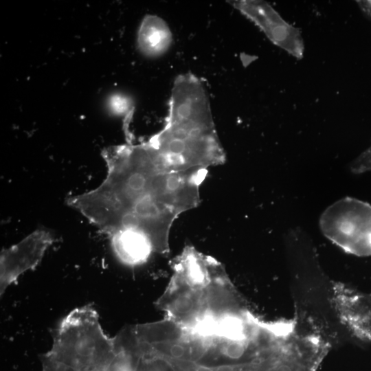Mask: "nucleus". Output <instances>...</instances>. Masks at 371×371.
Segmentation results:
<instances>
[{"label":"nucleus","mask_w":371,"mask_h":371,"mask_svg":"<svg viewBox=\"0 0 371 371\" xmlns=\"http://www.w3.org/2000/svg\"><path fill=\"white\" fill-rule=\"evenodd\" d=\"M350 168L351 172L355 174L371 171V147L353 161Z\"/></svg>","instance_id":"10"},{"label":"nucleus","mask_w":371,"mask_h":371,"mask_svg":"<svg viewBox=\"0 0 371 371\" xmlns=\"http://www.w3.org/2000/svg\"><path fill=\"white\" fill-rule=\"evenodd\" d=\"M172 271L156 306L182 328L194 329L236 311L243 304V296L221 263L194 247L175 259Z\"/></svg>","instance_id":"3"},{"label":"nucleus","mask_w":371,"mask_h":371,"mask_svg":"<svg viewBox=\"0 0 371 371\" xmlns=\"http://www.w3.org/2000/svg\"><path fill=\"white\" fill-rule=\"evenodd\" d=\"M159 166L168 172L207 169L225 161L207 91L194 74L177 76L163 128L145 141Z\"/></svg>","instance_id":"2"},{"label":"nucleus","mask_w":371,"mask_h":371,"mask_svg":"<svg viewBox=\"0 0 371 371\" xmlns=\"http://www.w3.org/2000/svg\"><path fill=\"white\" fill-rule=\"evenodd\" d=\"M109 238L115 256L122 263L128 266L145 263L154 252L148 237L135 229L119 231Z\"/></svg>","instance_id":"8"},{"label":"nucleus","mask_w":371,"mask_h":371,"mask_svg":"<svg viewBox=\"0 0 371 371\" xmlns=\"http://www.w3.org/2000/svg\"><path fill=\"white\" fill-rule=\"evenodd\" d=\"M330 300L341 323L356 337L371 341V293L333 282Z\"/></svg>","instance_id":"6"},{"label":"nucleus","mask_w":371,"mask_h":371,"mask_svg":"<svg viewBox=\"0 0 371 371\" xmlns=\"http://www.w3.org/2000/svg\"><path fill=\"white\" fill-rule=\"evenodd\" d=\"M173 36L164 19L155 14H147L142 20L137 34V46L144 56L157 58L170 48Z\"/></svg>","instance_id":"7"},{"label":"nucleus","mask_w":371,"mask_h":371,"mask_svg":"<svg viewBox=\"0 0 371 371\" xmlns=\"http://www.w3.org/2000/svg\"><path fill=\"white\" fill-rule=\"evenodd\" d=\"M323 235L346 253L371 256V205L352 197L342 198L322 214Z\"/></svg>","instance_id":"4"},{"label":"nucleus","mask_w":371,"mask_h":371,"mask_svg":"<svg viewBox=\"0 0 371 371\" xmlns=\"http://www.w3.org/2000/svg\"><path fill=\"white\" fill-rule=\"evenodd\" d=\"M55 241L49 231L38 229L0 254V295L24 273L35 269Z\"/></svg>","instance_id":"5"},{"label":"nucleus","mask_w":371,"mask_h":371,"mask_svg":"<svg viewBox=\"0 0 371 371\" xmlns=\"http://www.w3.org/2000/svg\"><path fill=\"white\" fill-rule=\"evenodd\" d=\"M101 155L106 170L101 183L68 196L67 204L109 237L135 229L148 237L154 252L168 253L172 225L199 205L207 169L166 171L144 142L107 146Z\"/></svg>","instance_id":"1"},{"label":"nucleus","mask_w":371,"mask_h":371,"mask_svg":"<svg viewBox=\"0 0 371 371\" xmlns=\"http://www.w3.org/2000/svg\"><path fill=\"white\" fill-rule=\"evenodd\" d=\"M106 108L109 113L123 119V128L126 142H133V134L130 125L135 112V102L128 95L115 92L108 96Z\"/></svg>","instance_id":"9"}]
</instances>
